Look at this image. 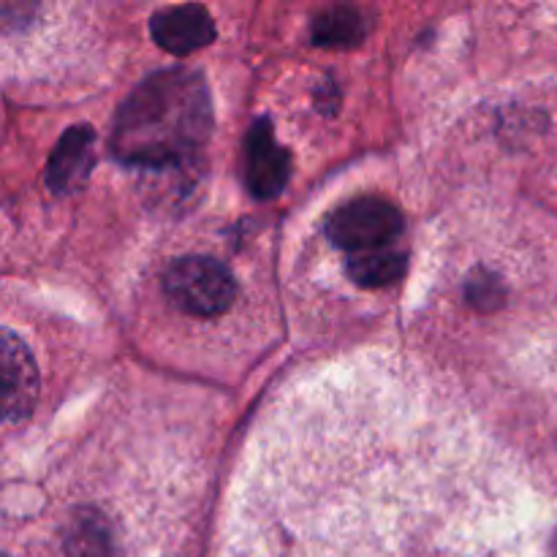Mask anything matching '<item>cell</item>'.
Here are the masks:
<instances>
[{"label":"cell","instance_id":"8fae6325","mask_svg":"<svg viewBox=\"0 0 557 557\" xmlns=\"http://www.w3.org/2000/svg\"><path fill=\"white\" fill-rule=\"evenodd\" d=\"M553 549H555V557H557V533L553 536Z\"/></svg>","mask_w":557,"mask_h":557},{"label":"cell","instance_id":"9c48e42d","mask_svg":"<svg viewBox=\"0 0 557 557\" xmlns=\"http://www.w3.org/2000/svg\"><path fill=\"white\" fill-rule=\"evenodd\" d=\"M368 33V20L357 9L337 5L321 14L313 25V41L321 47H354Z\"/></svg>","mask_w":557,"mask_h":557},{"label":"cell","instance_id":"6da1fadb","mask_svg":"<svg viewBox=\"0 0 557 557\" xmlns=\"http://www.w3.org/2000/svg\"><path fill=\"white\" fill-rule=\"evenodd\" d=\"M215 557H555L511 457L395 357L288 386L250 435Z\"/></svg>","mask_w":557,"mask_h":557},{"label":"cell","instance_id":"ba28073f","mask_svg":"<svg viewBox=\"0 0 557 557\" xmlns=\"http://www.w3.org/2000/svg\"><path fill=\"white\" fill-rule=\"evenodd\" d=\"M92 169V131L74 128L60 139L49 158V185L60 194L82 188Z\"/></svg>","mask_w":557,"mask_h":557},{"label":"cell","instance_id":"30bf717a","mask_svg":"<svg viewBox=\"0 0 557 557\" xmlns=\"http://www.w3.org/2000/svg\"><path fill=\"white\" fill-rule=\"evenodd\" d=\"M403 272H406V253L397 248L348 259V275L359 286H389V283L400 281Z\"/></svg>","mask_w":557,"mask_h":557},{"label":"cell","instance_id":"277c9868","mask_svg":"<svg viewBox=\"0 0 557 557\" xmlns=\"http://www.w3.org/2000/svg\"><path fill=\"white\" fill-rule=\"evenodd\" d=\"M403 234V215L381 196H359L326 218V237L346 250L348 259L395 248Z\"/></svg>","mask_w":557,"mask_h":557},{"label":"cell","instance_id":"52a82bcc","mask_svg":"<svg viewBox=\"0 0 557 557\" xmlns=\"http://www.w3.org/2000/svg\"><path fill=\"white\" fill-rule=\"evenodd\" d=\"M3 368H5V403L3 411L9 422L27 417L38 397V373L27 348L16 341L11 330L3 337Z\"/></svg>","mask_w":557,"mask_h":557},{"label":"cell","instance_id":"5b68a950","mask_svg":"<svg viewBox=\"0 0 557 557\" xmlns=\"http://www.w3.org/2000/svg\"><path fill=\"white\" fill-rule=\"evenodd\" d=\"M245 177L250 194L272 199L283 190L288 177V158L272 136L270 123H256L245 141Z\"/></svg>","mask_w":557,"mask_h":557},{"label":"cell","instance_id":"3957f363","mask_svg":"<svg viewBox=\"0 0 557 557\" xmlns=\"http://www.w3.org/2000/svg\"><path fill=\"white\" fill-rule=\"evenodd\" d=\"M163 292L183 313L194 319H215L237 297V281L232 270L212 256H185L169 264Z\"/></svg>","mask_w":557,"mask_h":557},{"label":"cell","instance_id":"8992f818","mask_svg":"<svg viewBox=\"0 0 557 557\" xmlns=\"http://www.w3.org/2000/svg\"><path fill=\"white\" fill-rule=\"evenodd\" d=\"M150 33L169 52L190 54L215 38V25L201 5H169L152 16Z\"/></svg>","mask_w":557,"mask_h":557},{"label":"cell","instance_id":"7a4b0ae2","mask_svg":"<svg viewBox=\"0 0 557 557\" xmlns=\"http://www.w3.org/2000/svg\"><path fill=\"white\" fill-rule=\"evenodd\" d=\"M210 128L207 90L194 74L166 71L145 82L125 103L117 123V147L125 161L166 163L194 150Z\"/></svg>","mask_w":557,"mask_h":557}]
</instances>
